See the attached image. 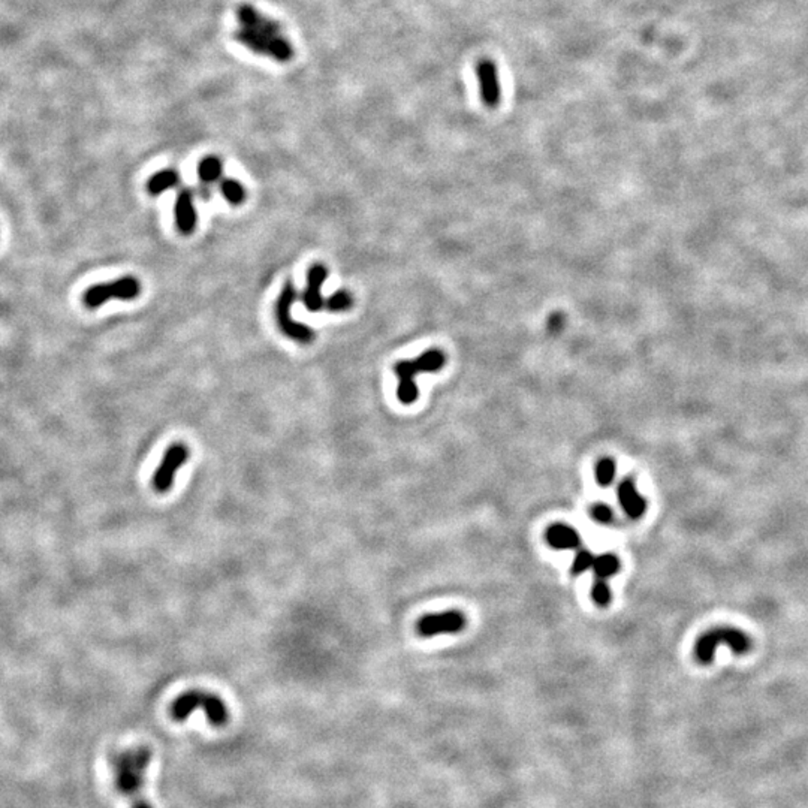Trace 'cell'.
<instances>
[{"mask_svg": "<svg viewBox=\"0 0 808 808\" xmlns=\"http://www.w3.org/2000/svg\"><path fill=\"white\" fill-rule=\"evenodd\" d=\"M592 517H593L598 523L608 524L614 519V512H612L610 506L605 505V503H598V505H594L593 508H592Z\"/></svg>", "mask_w": 808, "mask_h": 808, "instance_id": "23", "label": "cell"}, {"mask_svg": "<svg viewBox=\"0 0 808 808\" xmlns=\"http://www.w3.org/2000/svg\"><path fill=\"white\" fill-rule=\"evenodd\" d=\"M466 626V619L460 611L451 610L422 617L418 621V633L421 637L433 638L444 633H457Z\"/></svg>", "mask_w": 808, "mask_h": 808, "instance_id": "9", "label": "cell"}, {"mask_svg": "<svg viewBox=\"0 0 808 808\" xmlns=\"http://www.w3.org/2000/svg\"><path fill=\"white\" fill-rule=\"evenodd\" d=\"M140 292V281L136 280L135 277H122L119 280L92 286L90 289L86 290L83 301L86 308H97L110 299L131 301L136 298Z\"/></svg>", "mask_w": 808, "mask_h": 808, "instance_id": "6", "label": "cell"}, {"mask_svg": "<svg viewBox=\"0 0 808 808\" xmlns=\"http://www.w3.org/2000/svg\"><path fill=\"white\" fill-rule=\"evenodd\" d=\"M238 31L234 38L255 54L271 58L276 62H289L294 49L279 23L265 17L251 5L237 9Z\"/></svg>", "mask_w": 808, "mask_h": 808, "instance_id": "1", "label": "cell"}, {"mask_svg": "<svg viewBox=\"0 0 808 808\" xmlns=\"http://www.w3.org/2000/svg\"><path fill=\"white\" fill-rule=\"evenodd\" d=\"M549 331H553V333H557L560 328H562L563 324V317L560 313H554L553 317H549Z\"/></svg>", "mask_w": 808, "mask_h": 808, "instance_id": "24", "label": "cell"}, {"mask_svg": "<svg viewBox=\"0 0 808 808\" xmlns=\"http://www.w3.org/2000/svg\"><path fill=\"white\" fill-rule=\"evenodd\" d=\"M617 496H619L620 505L629 519H639L642 515L646 514V499L638 492L637 485L633 482L632 478L623 479L620 482Z\"/></svg>", "mask_w": 808, "mask_h": 808, "instance_id": "12", "label": "cell"}, {"mask_svg": "<svg viewBox=\"0 0 808 808\" xmlns=\"http://www.w3.org/2000/svg\"><path fill=\"white\" fill-rule=\"evenodd\" d=\"M174 213H176V224L179 231L181 234H185V235L194 233L195 228H197L198 216H197V210H195L192 190H181L179 197H177Z\"/></svg>", "mask_w": 808, "mask_h": 808, "instance_id": "13", "label": "cell"}, {"mask_svg": "<svg viewBox=\"0 0 808 808\" xmlns=\"http://www.w3.org/2000/svg\"><path fill=\"white\" fill-rule=\"evenodd\" d=\"M328 277V271L321 264L313 265L308 272V288L304 290L303 303L310 312H319L326 308V299L322 297V285Z\"/></svg>", "mask_w": 808, "mask_h": 808, "instance_id": "11", "label": "cell"}, {"mask_svg": "<svg viewBox=\"0 0 808 808\" xmlns=\"http://www.w3.org/2000/svg\"><path fill=\"white\" fill-rule=\"evenodd\" d=\"M220 194L233 206H240L246 199V190L235 179H224L219 185Z\"/></svg>", "mask_w": 808, "mask_h": 808, "instance_id": "18", "label": "cell"}, {"mask_svg": "<svg viewBox=\"0 0 808 808\" xmlns=\"http://www.w3.org/2000/svg\"><path fill=\"white\" fill-rule=\"evenodd\" d=\"M592 569H593L596 578H601V580L611 578V576H614L620 571L619 557H615L614 554H602V556L594 558Z\"/></svg>", "mask_w": 808, "mask_h": 808, "instance_id": "17", "label": "cell"}, {"mask_svg": "<svg viewBox=\"0 0 808 808\" xmlns=\"http://www.w3.org/2000/svg\"><path fill=\"white\" fill-rule=\"evenodd\" d=\"M593 553H590L589 549H580L574 558L572 565V574L580 575L583 572L589 571L590 567H593L594 563Z\"/></svg>", "mask_w": 808, "mask_h": 808, "instance_id": "21", "label": "cell"}, {"mask_svg": "<svg viewBox=\"0 0 808 808\" xmlns=\"http://www.w3.org/2000/svg\"><path fill=\"white\" fill-rule=\"evenodd\" d=\"M615 478V463L611 458H603L596 466V479L602 487H608Z\"/></svg>", "mask_w": 808, "mask_h": 808, "instance_id": "20", "label": "cell"}, {"mask_svg": "<svg viewBox=\"0 0 808 808\" xmlns=\"http://www.w3.org/2000/svg\"><path fill=\"white\" fill-rule=\"evenodd\" d=\"M354 299L347 290H338L335 295H331L330 298L326 299V308L330 312H346L352 308Z\"/></svg>", "mask_w": 808, "mask_h": 808, "instance_id": "19", "label": "cell"}, {"mask_svg": "<svg viewBox=\"0 0 808 808\" xmlns=\"http://www.w3.org/2000/svg\"><path fill=\"white\" fill-rule=\"evenodd\" d=\"M721 644L730 647L734 655H746L751 650V639L739 629L719 628L703 633L694 646V656L699 664L710 665L714 660Z\"/></svg>", "mask_w": 808, "mask_h": 808, "instance_id": "5", "label": "cell"}, {"mask_svg": "<svg viewBox=\"0 0 808 808\" xmlns=\"http://www.w3.org/2000/svg\"><path fill=\"white\" fill-rule=\"evenodd\" d=\"M152 758L153 753L149 747L128 748L111 758L115 789L129 801L131 808H153L142 796L145 771L149 768Z\"/></svg>", "mask_w": 808, "mask_h": 808, "instance_id": "2", "label": "cell"}, {"mask_svg": "<svg viewBox=\"0 0 808 808\" xmlns=\"http://www.w3.org/2000/svg\"><path fill=\"white\" fill-rule=\"evenodd\" d=\"M476 77H478L479 92L481 99L488 108H496L500 102L501 84L500 75L496 63L490 59H482L476 65Z\"/></svg>", "mask_w": 808, "mask_h": 808, "instance_id": "10", "label": "cell"}, {"mask_svg": "<svg viewBox=\"0 0 808 808\" xmlns=\"http://www.w3.org/2000/svg\"><path fill=\"white\" fill-rule=\"evenodd\" d=\"M179 181H180V177H179V174H177L174 170H165V171L154 174V176L150 179L149 183H147V190H149L150 195L158 197V195H162L163 192H167L168 189L176 188V186L179 185Z\"/></svg>", "mask_w": 808, "mask_h": 808, "instance_id": "15", "label": "cell"}, {"mask_svg": "<svg viewBox=\"0 0 808 808\" xmlns=\"http://www.w3.org/2000/svg\"><path fill=\"white\" fill-rule=\"evenodd\" d=\"M446 358L445 354L439 349H431L418 356L415 360L400 361L394 367L397 378H399V387H397V397L403 404H412L418 399V387L415 383L419 373H436L440 369H444Z\"/></svg>", "mask_w": 808, "mask_h": 808, "instance_id": "3", "label": "cell"}, {"mask_svg": "<svg viewBox=\"0 0 808 808\" xmlns=\"http://www.w3.org/2000/svg\"><path fill=\"white\" fill-rule=\"evenodd\" d=\"M295 299H297V289L290 281H288L281 289L280 297L277 299V324H279V328L292 340H297L299 343H310L315 338L312 328L294 321L290 317V308L295 303Z\"/></svg>", "mask_w": 808, "mask_h": 808, "instance_id": "7", "label": "cell"}, {"mask_svg": "<svg viewBox=\"0 0 808 808\" xmlns=\"http://www.w3.org/2000/svg\"><path fill=\"white\" fill-rule=\"evenodd\" d=\"M592 599L599 606H606L611 602V590L605 580L598 578L594 581L593 587H592Z\"/></svg>", "mask_w": 808, "mask_h": 808, "instance_id": "22", "label": "cell"}, {"mask_svg": "<svg viewBox=\"0 0 808 808\" xmlns=\"http://www.w3.org/2000/svg\"><path fill=\"white\" fill-rule=\"evenodd\" d=\"M189 448L183 444L172 445L163 455L158 471L153 474V488L158 492H167L174 485L177 472L189 460Z\"/></svg>", "mask_w": 808, "mask_h": 808, "instance_id": "8", "label": "cell"}, {"mask_svg": "<svg viewBox=\"0 0 808 808\" xmlns=\"http://www.w3.org/2000/svg\"><path fill=\"white\" fill-rule=\"evenodd\" d=\"M204 712L207 721H210V725L220 728L225 726L229 721V712L224 699L216 696L215 693L202 692V690H190L181 694L172 702L171 716L174 721H185L192 712Z\"/></svg>", "mask_w": 808, "mask_h": 808, "instance_id": "4", "label": "cell"}, {"mask_svg": "<svg viewBox=\"0 0 808 808\" xmlns=\"http://www.w3.org/2000/svg\"><path fill=\"white\" fill-rule=\"evenodd\" d=\"M224 174V163L216 156H207L198 165V176L204 185H211L220 180Z\"/></svg>", "mask_w": 808, "mask_h": 808, "instance_id": "16", "label": "cell"}, {"mask_svg": "<svg viewBox=\"0 0 808 808\" xmlns=\"http://www.w3.org/2000/svg\"><path fill=\"white\" fill-rule=\"evenodd\" d=\"M546 542L556 549H575L580 546V535L566 524H553L546 530Z\"/></svg>", "mask_w": 808, "mask_h": 808, "instance_id": "14", "label": "cell"}]
</instances>
